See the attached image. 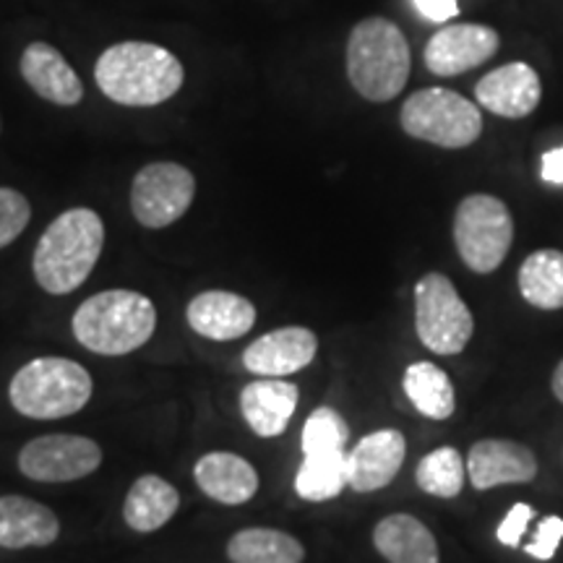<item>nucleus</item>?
I'll use <instances>...</instances> for the list:
<instances>
[{
    "label": "nucleus",
    "instance_id": "obj_1",
    "mask_svg": "<svg viewBox=\"0 0 563 563\" xmlns=\"http://www.w3.org/2000/svg\"><path fill=\"white\" fill-rule=\"evenodd\" d=\"M186 79L183 63L152 42H118L97 58L95 81L125 108H154L175 97Z\"/></svg>",
    "mask_w": 563,
    "mask_h": 563
},
{
    "label": "nucleus",
    "instance_id": "obj_2",
    "mask_svg": "<svg viewBox=\"0 0 563 563\" xmlns=\"http://www.w3.org/2000/svg\"><path fill=\"white\" fill-rule=\"evenodd\" d=\"M104 224L95 209L76 207L63 211L42 232L32 256L37 285L51 295H68L87 282L100 262Z\"/></svg>",
    "mask_w": 563,
    "mask_h": 563
},
{
    "label": "nucleus",
    "instance_id": "obj_3",
    "mask_svg": "<svg viewBox=\"0 0 563 563\" xmlns=\"http://www.w3.org/2000/svg\"><path fill=\"white\" fill-rule=\"evenodd\" d=\"M70 329L76 342L95 355H129L152 340L157 329V308L141 292L104 290L76 308Z\"/></svg>",
    "mask_w": 563,
    "mask_h": 563
},
{
    "label": "nucleus",
    "instance_id": "obj_4",
    "mask_svg": "<svg viewBox=\"0 0 563 563\" xmlns=\"http://www.w3.org/2000/svg\"><path fill=\"white\" fill-rule=\"evenodd\" d=\"M412 55L405 32L389 19L357 21L347 40V79L368 102H389L410 79Z\"/></svg>",
    "mask_w": 563,
    "mask_h": 563
},
{
    "label": "nucleus",
    "instance_id": "obj_5",
    "mask_svg": "<svg viewBox=\"0 0 563 563\" xmlns=\"http://www.w3.org/2000/svg\"><path fill=\"white\" fill-rule=\"evenodd\" d=\"M95 391L89 371L68 357H34L9 384L13 410L32 420H60L81 412Z\"/></svg>",
    "mask_w": 563,
    "mask_h": 563
},
{
    "label": "nucleus",
    "instance_id": "obj_6",
    "mask_svg": "<svg viewBox=\"0 0 563 563\" xmlns=\"http://www.w3.org/2000/svg\"><path fill=\"white\" fill-rule=\"evenodd\" d=\"M399 123L407 136L426 144L441 150H464L481 139L483 112L481 104L470 102L460 91L431 87L407 97Z\"/></svg>",
    "mask_w": 563,
    "mask_h": 563
},
{
    "label": "nucleus",
    "instance_id": "obj_7",
    "mask_svg": "<svg viewBox=\"0 0 563 563\" xmlns=\"http://www.w3.org/2000/svg\"><path fill=\"white\" fill-rule=\"evenodd\" d=\"M415 332L433 355H460L473 340V311L446 274L428 272L415 285Z\"/></svg>",
    "mask_w": 563,
    "mask_h": 563
},
{
    "label": "nucleus",
    "instance_id": "obj_8",
    "mask_svg": "<svg viewBox=\"0 0 563 563\" xmlns=\"http://www.w3.org/2000/svg\"><path fill=\"white\" fill-rule=\"evenodd\" d=\"M514 243L511 211L490 194L462 199L454 214V245L464 266L475 274H493L506 262Z\"/></svg>",
    "mask_w": 563,
    "mask_h": 563
},
{
    "label": "nucleus",
    "instance_id": "obj_9",
    "mask_svg": "<svg viewBox=\"0 0 563 563\" xmlns=\"http://www.w3.org/2000/svg\"><path fill=\"white\" fill-rule=\"evenodd\" d=\"M196 178L178 162H152L141 167L131 186V211L150 230L170 228L191 209Z\"/></svg>",
    "mask_w": 563,
    "mask_h": 563
},
{
    "label": "nucleus",
    "instance_id": "obj_10",
    "mask_svg": "<svg viewBox=\"0 0 563 563\" xmlns=\"http://www.w3.org/2000/svg\"><path fill=\"white\" fill-rule=\"evenodd\" d=\"M102 464L100 443L87 435L51 433L26 441L19 452L21 475L34 483H74Z\"/></svg>",
    "mask_w": 563,
    "mask_h": 563
},
{
    "label": "nucleus",
    "instance_id": "obj_11",
    "mask_svg": "<svg viewBox=\"0 0 563 563\" xmlns=\"http://www.w3.org/2000/svg\"><path fill=\"white\" fill-rule=\"evenodd\" d=\"M501 47V37L485 24H449L428 40L426 66L435 76H460L490 60Z\"/></svg>",
    "mask_w": 563,
    "mask_h": 563
},
{
    "label": "nucleus",
    "instance_id": "obj_12",
    "mask_svg": "<svg viewBox=\"0 0 563 563\" xmlns=\"http://www.w3.org/2000/svg\"><path fill=\"white\" fill-rule=\"evenodd\" d=\"M319 336L306 327H282L253 340L243 352L245 371L258 378H287L313 363Z\"/></svg>",
    "mask_w": 563,
    "mask_h": 563
},
{
    "label": "nucleus",
    "instance_id": "obj_13",
    "mask_svg": "<svg viewBox=\"0 0 563 563\" xmlns=\"http://www.w3.org/2000/svg\"><path fill=\"white\" fill-rule=\"evenodd\" d=\"M475 100L493 115L519 121V118L532 115L543 100V84L532 66L514 60L490 70L475 84Z\"/></svg>",
    "mask_w": 563,
    "mask_h": 563
},
{
    "label": "nucleus",
    "instance_id": "obj_14",
    "mask_svg": "<svg viewBox=\"0 0 563 563\" xmlns=\"http://www.w3.org/2000/svg\"><path fill=\"white\" fill-rule=\"evenodd\" d=\"M534 475H538V460L519 441L483 439L473 443L467 454V477L475 490L532 483Z\"/></svg>",
    "mask_w": 563,
    "mask_h": 563
},
{
    "label": "nucleus",
    "instance_id": "obj_15",
    "mask_svg": "<svg viewBox=\"0 0 563 563\" xmlns=\"http://www.w3.org/2000/svg\"><path fill=\"white\" fill-rule=\"evenodd\" d=\"M407 441L394 428L373 431L352 446L347 454V488L373 493L389 485L405 464Z\"/></svg>",
    "mask_w": 563,
    "mask_h": 563
},
{
    "label": "nucleus",
    "instance_id": "obj_16",
    "mask_svg": "<svg viewBox=\"0 0 563 563\" xmlns=\"http://www.w3.org/2000/svg\"><path fill=\"white\" fill-rule=\"evenodd\" d=\"M188 327L203 340H241L256 323V306L249 298L228 290L199 292L186 308Z\"/></svg>",
    "mask_w": 563,
    "mask_h": 563
},
{
    "label": "nucleus",
    "instance_id": "obj_17",
    "mask_svg": "<svg viewBox=\"0 0 563 563\" xmlns=\"http://www.w3.org/2000/svg\"><path fill=\"white\" fill-rule=\"evenodd\" d=\"M21 76L42 100L74 108L84 100V84L70 63L47 42H32L21 53Z\"/></svg>",
    "mask_w": 563,
    "mask_h": 563
},
{
    "label": "nucleus",
    "instance_id": "obj_18",
    "mask_svg": "<svg viewBox=\"0 0 563 563\" xmlns=\"http://www.w3.org/2000/svg\"><path fill=\"white\" fill-rule=\"evenodd\" d=\"M58 534L60 522L51 506L26 496H0V548H47Z\"/></svg>",
    "mask_w": 563,
    "mask_h": 563
},
{
    "label": "nucleus",
    "instance_id": "obj_19",
    "mask_svg": "<svg viewBox=\"0 0 563 563\" xmlns=\"http://www.w3.org/2000/svg\"><path fill=\"white\" fill-rule=\"evenodd\" d=\"M300 389L282 378L251 382L241 391V412L251 431L262 439H277L287 431L295 410H298Z\"/></svg>",
    "mask_w": 563,
    "mask_h": 563
},
{
    "label": "nucleus",
    "instance_id": "obj_20",
    "mask_svg": "<svg viewBox=\"0 0 563 563\" xmlns=\"http://www.w3.org/2000/svg\"><path fill=\"white\" fill-rule=\"evenodd\" d=\"M196 485L207 493L211 501L224 506L249 504L258 490L256 467L243 456L232 452L203 454L194 467Z\"/></svg>",
    "mask_w": 563,
    "mask_h": 563
},
{
    "label": "nucleus",
    "instance_id": "obj_21",
    "mask_svg": "<svg viewBox=\"0 0 563 563\" xmlns=\"http://www.w3.org/2000/svg\"><path fill=\"white\" fill-rule=\"evenodd\" d=\"M373 545L389 563H441L433 532L412 514H389L373 527Z\"/></svg>",
    "mask_w": 563,
    "mask_h": 563
},
{
    "label": "nucleus",
    "instance_id": "obj_22",
    "mask_svg": "<svg viewBox=\"0 0 563 563\" xmlns=\"http://www.w3.org/2000/svg\"><path fill=\"white\" fill-rule=\"evenodd\" d=\"M180 493L159 475H141L123 504V519L133 532H157L175 517Z\"/></svg>",
    "mask_w": 563,
    "mask_h": 563
},
{
    "label": "nucleus",
    "instance_id": "obj_23",
    "mask_svg": "<svg viewBox=\"0 0 563 563\" xmlns=\"http://www.w3.org/2000/svg\"><path fill=\"white\" fill-rule=\"evenodd\" d=\"M402 389L422 418L449 420L456 410V394L449 373L435 363L420 361L407 365Z\"/></svg>",
    "mask_w": 563,
    "mask_h": 563
},
{
    "label": "nucleus",
    "instance_id": "obj_24",
    "mask_svg": "<svg viewBox=\"0 0 563 563\" xmlns=\"http://www.w3.org/2000/svg\"><path fill=\"white\" fill-rule=\"evenodd\" d=\"M519 295L540 311L563 308V251H532L519 266Z\"/></svg>",
    "mask_w": 563,
    "mask_h": 563
},
{
    "label": "nucleus",
    "instance_id": "obj_25",
    "mask_svg": "<svg viewBox=\"0 0 563 563\" xmlns=\"http://www.w3.org/2000/svg\"><path fill=\"white\" fill-rule=\"evenodd\" d=\"M232 563H302L306 548L292 534L272 527H249L235 532L228 543Z\"/></svg>",
    "mask_w": 563,
    "mask_h": 563
},
{
    "label": "nucleus",
    "instance_id": "obj_26",
    "mask_svg": "<svg viewBox=\"0 0 563 563\" xmlns=\"http://www.w3.org/2000/svg\"><path fill=\"white\" fill-rule=\"evenodd\" d=\"M347 488V452H311L302 454V464L295 475V493L302 501H332Z\"/></svg>",
    "mask_w": 563,
    "mask_h": 563
},
{
    "label": "nucleus",
    "instance_id": "obj_27",
    "mask_svg": "<svg viewBox=\"0 0 563 563\" xmlns=\"http://www.w3.org/2000/svg\"><path fill=\"white\" fill-rule=\"evenodd\" d=\"M467 462L454 446H439L426 454L415 470V483L422 493L435 498H456L464 488Z\"/></svg>",
    "mask_w": 563,
    "mask_h": 563
},
{
    "label": "nucleus",
    "instance_id": "obj_28",
    "mask_svg": "<svg viewBox=\"0 0 563 563\" xmlns=\"http://www.w3.org/2000/svg\"><path fill=\"white\" fill-rule=\"evenodd\" d=\"M350 439L347 422L334 407H319L311 412V418L302 426L300 441H302V454L311 452H334V449H344V443Z\"/></svg>",
    "mask_w": 563,
    "mask_h": 563
},
{
    "label": "nucleus",
    "instance_id": "obj_29",
    "mask_svg": "<svg viewBox=\"0 0 563 563\" xmlns=\"http://www.w3.org/2000/svg\"><path fill=\"white\" fill-rule=\"evenodd\" d=\"M32 220V207L16 188H0V249L11 245Z\"/></svg>",
    "mask_w": 563,
    "mask_h": 563
},
{
    "label": "nucleus",
    "instance_id": "obj_30",
    "mask_svg": "<svg viewBox=\"0 0 563 563\" xmlns=\"http://www.w3.org/2000/svg\"><path fill=\"white\" fill-rule=\"evenodd\" d=\"M561 540H563V519L551 514V517H545L543 522L538 525L532 543L525 545V553L538 561H551L555 551H559Z\"/></svg>",
    "mask_w": 563,
    "mask_h": 563
},
{
    "label": "nucleus",
    "instance_id": "obj_31",
    "mask_svg": "<svg viewBox=\"0 0 563 563\" xmlns=\"http://www.w3.org/2000/svg\"><path fill=\"white\" fill-rule=\"evenodd\" d=\"M532 517H534V509L530 504H514L509 514L504 517V522L498 525V530H496L498 543L506 548H519L527 527H530V522H532Z\"/></svg>",
    "mask_w": 563,
    "mask_h": 563
},
{
    "label": "nucleus",
    "instance_id": "obj_32",
    "mask_svg": "<svg viewBox=\"0 0 563 563\" xmlns=\"http://www.w3.org/2000/svg\"><path fill=\"white\" fill-rule=\"evenodd\" d=\"M412 3L420 16L426 21H433V24L460 16V3H456V0H412Z\"/></svg>",
    "mask_w": 563,
    "mask_h": 563
},
{
    "label": "nucleus",
    "instance_id": "obj_33",
    "mask_svg": "<svg viewBox=\"0 0 563 563\" xmlns=\"http://www.w3.org/2000/svg\"><path fill=\"white\" fill-rule=\"evenodd\" d=\"M540 178L548 186H563V146H555V150L543 154V159H540Z\"/></svg>",
    "mask_w": 563,
    "mask_h": 563
},
{
    "label": "nucleus",
    "instance_id": "obj_34",
    "mask_svg": "<svg viewBox=\"0 0 563 563\" xmlns=\"http://www.w3.org/2000/svg\"><path fill=\"white\" fill-rule=\"evenodd\" d=\"M551 389H553V397L563 405V357L559 361V365H555V371L551 376Z\"/></svg>",
    "mask_w": 563,
    "mask_h": 563
}]
</instances>
